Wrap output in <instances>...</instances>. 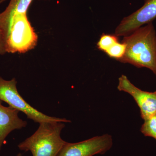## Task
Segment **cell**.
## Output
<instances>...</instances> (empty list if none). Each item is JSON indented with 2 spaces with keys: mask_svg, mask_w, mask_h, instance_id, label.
Returning <instances> with one entry per match:
<instances>
[{
  "mask_svg": "<svg viewBox=\"0 0 156 156\" xmlns=\"http://www.w3.org/2000/svg\"><path fill=\"white\" fill-rule=\"evenodd\" d=\"M126 53L118 61L137 68H146L156 76V32L153 22L123 37Z\"/></svg>",
  "mask_w": 156,
  "mask_h": 156,
  "instance_id": "cell-1",
  "label": "cell"
},
{
  "mask_svg": "<svg viewBox=\"0 0 156 156\" xmlns=\"http://www.w3.org/2000/svg\"><path fill=\"white\" fill-rule=\"evenodd\" d=\"M33 134L20 143L21 151H30L33 156H58L66 141L60 134L65 125L61 122H44Z\"/></svg>",
  "mask_w": 156,
  "mask_h": 156,
  "instance_id": "cell-2",
  "label": "cell"
},
{
  "mask_svg": "<svg viewBox=\"0 0 156 156\" xmlns=\"http://www.w3.org/2000/svg\"><path fill=\"white\" fill-rule=\"evenodd\" d=\"M0 23L5 34L6 52L25 53L36 45L37 36L27 14H13L0 19Z\"/></svg>",
  "mask_w": 156,
  "mask_h": 156,
  "instance_id": "cell-3",
  "label": "cell"
},
{
  "mask_svg": "<svg viewBox=\"0 0 156 156\" xmlns=\"http://www.w3.org/2000/svg\"><path fill=\"white\" fill-rule=\"evenodd\" d=\"M17 82L13 78L11 80H6L0 76V100L5 101L9 106L25 114L29 119L35 122H70L65 118L49 116L41 112L30 105L23 98L17 91Z\"/></svg>",
  "mask_w": 156,
  "mask_h": 156,
  "instance_id": "cell-4",
  "label": "cell"
},
{
  "mask_svg": "<svg viewBox=\"0 0 156 156\" xmlns=\"http://www.w3.org/2000/svg\"><path fill=\"white\" fill-rule=\"evenodd\" d=\"M112 145L111 135L105 134L81 142H66L58 156H93L98 154H103L111 148Z\"/></svg>",
  "mask_w": 156,
  "mask_h": 156,
  "instance_id": "cell-5",
  "label": "cell"
},
{
  "mask_svg": "<svg viewBox=\"0 0 156 156\" xmlns=\"http://www.w3.org/2000/svg\"><path fill=\"white\" fill-rule=\"evenodd\" d=\"M144 1L142 7L121 20L115 29V34L116 36L128 35L156 19V0Z\"/></svg>",
  "mask_w": 156,
  "mask_h": 156,
  "instance_id": "cell-6",
  "label": "cell"
},
{
  "mask_svg": "<svg viewBox=\"0 0 156 156\" xmlns=\"http://www.w3.org/2000/svg\"><path fill=\"white\" fill-rule=\"evenodd\" d=\"M117 88L133 98L139 107L143 119H147L156 114V91L149 92L139 89L124 75L119 78Z\"/></svg>",
  "mask_w": 156,
  "mask_h": 156,
  "instance_id": "cell-7",
  "label": "cell"
},
{
  "mask_svg": "<svg viewBox=\"0 0 156 156\" xmlns=\"http://www.w3.org/2000/svg\"><path fill=\"white\" fill-rule=\"evenodd\" d=\"M19 111L9 106L7 107L0 103V151L6 137L13 131L25 128L26 121L18 116Z\"/></svg>",
  "mask_w": 156,
  "mask_h": 156,
  "instance_id": "cell-8",
  "label": "cell"
},
{
  "mask_svg": "<svg viewBox=\"0 0 156 156\" xmlns=\"http://www.w3.org/2000/svg\"><path fill=\"white\" fill-rule=\"evenodd\" d=\"M33 0H11L5 10L0 14V19L9 18L13 14H27Z\"/></svg>",
  "mask_w": 156,
  "mask_h": 156,
  "instance_id": "cell-9",
  "label": "cell"
},
{
  "mask_svg": "<svg viewBox=\"0 0 156 156\" xmlns=\"http://www.w3.org/2000/svg\"><path fill=\"white\" fill-rule=\"evenodd\" d=\"M119 41V37L115 35L103 34L97 43V48L99 50L106 53L112 46Z\"/></svg>",
  "mask_w": 156,
  "mask_h": 156,
  "instance_id": "cell-10",
  "label": "cell"
},
{
  "mask_svg": "<svg viewBox=\"0 0 156 156\" xmlns=\"http://www.w3.org/2000/svg\"><path fill=\"white\" fill-rule=\"evenodd\" d=\"M140 130L144 136L153 137L156 140V114L144 120Z\"/></svg>",
  "mask_w": 156,
  "mask_h": 156,
  "instance_id": "cell-11",
  "label": "cell"
},
{
  "mask_svg": "<svg viewBox=\"0 0 156 156\" xmlns=\"http://www.w3.org/2000/svg\"><path fill=\"white\" fill-rule=\"evenodd\" d=\"M126 48V46L125 43L122 42L120 43L119 41L112 46L105 53L109 57L115 58L118 61L125 55Z\"/></svg>",
  "mask_w": 156,
  "mask_h": 156,
  "instance_id": "cell-12",
  "label": "cell"
},
{
  "mask_svg": "<svg viewBox=\"0 0 156 156\" xmlns=\"http://www.w3.org/2000/svg\"><path fill=\"white\" fill-rule=\"evenodd\" d=\"M5 53H6L5 34L0 23V55H3Z\"/></svg>",
  "mask_w": 156,
  "mask_h": 156,
  "instance_id": "cell-13",
  "label": "cell"
},
{
  "mask_svg": "<svg viewBox=\"0 0 156 156\" xmlns=\"http://www.w3.org/2000/svg\"><path fill=\"white\" fill-rule=\"evenodd\" d=\"M5 1V0H0V4H1V3H2L3 2H4V1Z\"/></svg>",
  "mask_w": 156,
  "mask_h": 156,
  "instance_id": "cell-14",
  "label": "cell"
},
{
  "mask_svg": "<svg viewBox=\"0 0 156 156\" xmlns=\"http://www.w3.org/2000/svg\"><path fill=\"white\" fill-rule=\"evenodd\" d=\"M22 155L20 154H18L17 155V156H21Z\"/></svg>",
  "mask_w": 156,
  "mask_h": 156,
  "instance_id": "cell-15",
  "label": "cell"
}]
</instances>
